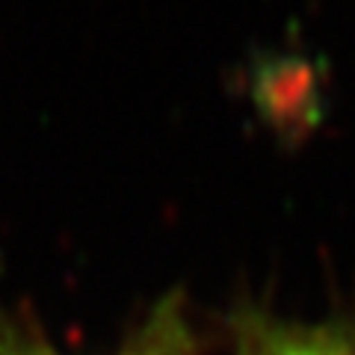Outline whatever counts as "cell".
<instances>
[{"instance_id": "cell-1", "label": "cell", "mask_w": 355, "mask_h": 355, "mask_svg": "<svg viewBox=\"0 0 355 355\" xmlns=\"http://www.w3.org/2000/svg\"><path fill=\"white\" fill-rule=\"evenodd\" d=\"M249 355H355V343L335 329H254Z\"/></svg>"}, {"instance_id": "cell-2", "label": "cell", "mask_w": 355, "mask_h": 355, "mask_svg": "<svg viewBox=\"0 0 355 355\" xmlns=\"http://www.w3.org/2000/svg\"><path fill=\"white\" fill-rule=\"evenodd\" d=\"M178 329L172 314H163L154 329L146 335V340L139 343L137 349H130L128 355H181V347H178ZM9 355H51V352H30V349H12Z\"/></svg>"}]
</instances>
